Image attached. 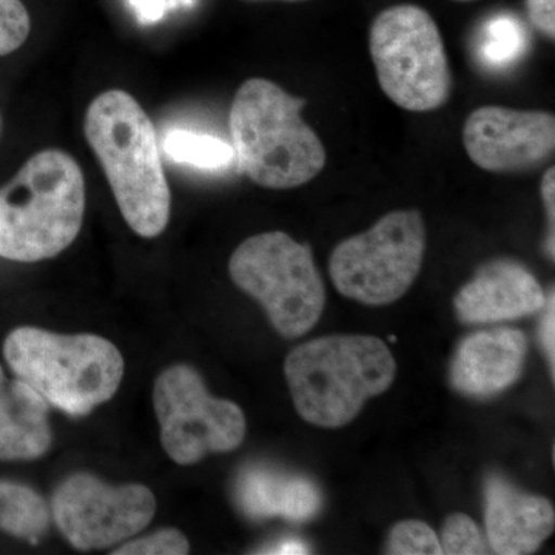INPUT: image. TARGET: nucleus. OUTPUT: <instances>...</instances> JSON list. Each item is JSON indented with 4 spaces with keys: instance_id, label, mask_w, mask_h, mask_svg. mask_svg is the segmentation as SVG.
<instances>
[{
    "instance_id": "nucleus-12",
    "label": "nucleus",
    "mask_w": 555,
    "mask_h": 555,
    "mask_svg": "<svg viewBox=\"0 0 555 555\" xmlns=\"http://www.w3.org/2000/svg\"><path fill=\"white\" fill-rule=\"evenodd\" d=\"M546 294L537 278L520 262L495 259L477 270L460 288L454 308L465 324H494L540 312Z\"/></svg>"
},
{
    "instance_id": "nucleus-27",
    "label": "nucleus",
    "mask_w": 555,
    "mask_h": 555,
    "mask_svg": "<svg viewBox=\"0 0 555 555\" xmlns=\"http://www.w3.org/2000/svg\"><path fill=\"white\" fill-rule=\"evenodd\" d=\"M142 24L158 22L166 13V0H130Z\"/></svg>"
},
{
    "instance_id": "nucleus-30",
    "label": "nucleus",
    "mask_w": 555,
    "mask_h": 555,
    "mask_svg": "<svg viewBox=\"0 0 555 555\" xmlns=\"http://www.w3.org/2000/svg\"><path fill=\"white\" fill-rule=\"evenodd\" d=\"M455 2H473V0H455Z\"/></svg>"
},
{
    "instance_id": "nucleus-5",
    "label": "nucleus",
    "mask_w": 555,
    "mask_h": 555,
    "mask_svg": "<svg viewBox=\"0 0 555 555\" xmlns=\"http://www.w3.org/2000/svg\"><path fill=\"white\" fill-rule=\"evenodd\" d=\"M3 356L17 378L73 416L90 414L108 401L124 377L118 347L98 335L20 327L7 338Z\"/></svg>"
},
{
    "instance_id": "nucleus-3",
    "label": "nucleus",
    "mask_w": 555,
    "mask_h": 555,
    "mask_svg": "<svg viewBox=\"0 0 555 555\" xmlns=\"http://www.w3.org/2000/svg\"><path fill=\"white\" fill-rule=\"evenodd\" d=\"M306 101L269 79H248L230 108V134L240 169L261 188L308 184L326 166V149L302 119Z\"/></svg>"
},
{
    "instance_id": "nucleus-28",
    "label": "nucleus",
    "mask_w": 555,
    "mask_h": 555,
    "mask_svg": "<svg viewBox=\"0 0 555 555\" xmlns=\"http://www.w3.org/2000/svg\"><path fill=\"white\" fill-rule=\"evenodd\" d=\"M270 554H306L308 547L305 543L297 542V540H288V542L281 543L272 547V551H268Z\"/></svg>"
},
{
    "instance_id": "nucleus-19",
    "label": "nucleus",
    "mask_w": 555,
    "mask_h": 555,
    "mask_svg": "<svg viewBox=\"0 0 555 555\" xmlns=\"http://www.w3.org/2000/svg\"><path fill=\"white\" fill-rule=\"evenodd\" d=\"M526 30L511 16H496L486 22L478 42V56L489 67L500 68L514 64L524 56Z\"/></svg>"
},
{
    "instance_id": "nucleus-9",
    "label": "nucleus",
    "mask_w": 555,
    "mask_h": 555,
    "mask_svg": "<svg viewBox=\"0 0 555 555\" xmlns=\"http://www.w3.org/2000/svg\"><path fill=\"white\" fill-rule=\"evenodd\" d=\"M160 443L178 465H195L208 454L235 451L246 437L238 404L208 393L195 369L177 364L159 375L153 389Z\"/></svg>"
},
{
    "instance_id": "nucleus-11",
    "label": "nucleus",
    "mask_w": 555,
    "mask_h": 555,
    "mask_svg": "<svg viewBox=\"0 0 555 555\" xmlns=\"http://www.w3.org/2000/svg\"><path fill=\"white\" fill-rule=\"evenodd\" d=\"M463 144L470 160L486 171L535 170L554 156L555 118L546 112L486 105L466 119Z\"/></svg>"
},
{
    "instance_id": "nucleus-24",
    "label": "nucleus",
    "mask_w": 555,
    "mask_h": 555,
    "mask_svg": "<svg viewBox=\"0 0 555 555\" xmlns=\"http://www.w3.org/2000/svg\"><path fill=\"white\" fill-rule=\"evenodd\" d=\"M555 0H526V13L545 38H555Z\"/></svg>"
},
{
    "instance_id": "nucleus-10",
    "label": "nucleus",
    "mask_w": 555,
    "mask_h": 555,
    "mask_svg": "<svg viewBox=\"0 0 555 555\" xmlns=\"http://www.w3.org/2000/svg\"><path fill=\"white\" fill-rule=\"evenodd\" d=\"M62 535L78 550H101L137 535L156 513V500L147 486H112L76 474L57 488L51 502Z\"/></svg>"
},
{
    "instance_id": "nucleus-6",
    "label": "nucleus",
    "mask_w": 555,
    "mask_h": 555,
    "mask_svg": "<svg viewBox=\"0 0 555 555\" xmlns=\"http://www.w3.org/2000/svg\"><path fill=\"white\" fill-rule=\"evenodd\" d=\"M229 272L266 309L284 338L308 334L326 308V287L312 248L287 233H259L244 241L230 258Z\"/></svg>"
},
{
    "instance_id": "nucleus-26",
    "label": "nucleus",
    "mask_w": 555,
    "mask_h": 555,
    "mask_svg": "<svg viewBox=\"0 0 555 555\" xmlns=\"http://www.w3.org/2000/svg\"><path fill=\"white\" fill-rule=\"evenodd\" d=\"M542 198L546 208L547 222H550V233H547L546 250L554 259V224H555V169L551 167L542 179Z\"/></svg>"
},
{
    "instance_id": "nucleus-18",
    "label": "nucleus",
    "mask_w": 555,
    "mask_h": 555,
    "mask_svg": "<svg viewBox=\"0 0 555 555\" xmlns=\"http://www.w3.org/2000/svg\"><path fill=\"white\" fill-rule=\"evenodd\" d=\"M163 149L175 163L198 169H224L235 159V150L228 142L188 130H171L164 139Z\"/></svg>"
},
{
    "instance_id": "nucleus-4",
    "label": "nucleus",
    "mask_w": 555,
    "mask_h": 555,
    "mask_svg": "<svg viewBox=\"0 0 555 555\" xmlns=\"http://www.w3.org/2000/svg\"><path fill=\"white\" fill-rule=\"evenodd\" d=\"M86 215V179L72 155L36 153L0 189V257L36 262L76 240Z\"/></svg>"
},
{
    "instance_id": "nucleus-17",
    "label": "nucleus",
    "mask_w": 555,
    "mask_h": 555,
    "mask_svg": "<svg viewBox=\"0 0 555 555\" xmlns=\"http://www.w3.org/2000/svg\"><path fill=\"white\" fill-rule=\"evenodd\" d=\"M50 526L49 506L24 485L0 481V529L36 543Z\"/></svg>"
},
{
    "instance_id": "nucleus-15",
    "label": "nucleus",
    "mask_w": 555,
    "mask_h": 555,
    "mask_svg": "<svg viewBox=\"0 0 555 555\" xmlns=\"http://www.w3.org/2000/svg\"><path fill=\"white\" fill-rule=\"evenodd\" d=\"M53 440L49 403L22 379H9L0 367V460H35Z\"/></svg>"
},
{
    "instance_id": "nucleus-7",
    "label": "nucleus",
    "mask_w": 555,
    "mask_h": 555,
    "mask_svg": "<svg viewBox=\"0 0 555 555\" xmlns=\"http://www.w3.org/2000/svg\"><path fill=\"white\" fill-rule=\"evenodd\" d=\"M379 87L398 107L425 113L443 107L452 93L447 50L436 21L416 5L390 7L369 36Z\"/></svg>"
},
{
    "instance_id": "nucleus-20",
    "label": "nucleus",
    "mask_w": 555,
    "mask_h": 555,
    "mask_svg": "<svg viewBox=\"0 0 555 555\" xmlns=\"http://www.w3.org/2000/svg\"><path fill=\"white\" fill-rule=\"evenodd\" d=\"M441 553L448 555L488 554L489 545L480 528L469 516L462 513L451 514L441 528Z\"/></svg>"
},
{
    "instance_id": "nucleus-25",
    "label": "nucleus",
    "mask_w": 555,
    "mask_h": 555,
    "mask_svg": "<svg viewBox=\"0 0 555 555\" xmlns=\"http://www.w3.org/2000/svg\"><path fill=\"white\" fill-rule=\"evenodd\" d=\"M545 315L542 320V328H540V337H542V346L545 349L547 364H550L551 375H555V301L554 292H551L550 298H546Z\"/></svg>"
},
{
    "instance_id": "nucleus-14",
    "label": "nucleus",
    "mask_w": 555,
    "mask_h": 555,
    "mask_svg": "<svg viewBox=\"0 0 555 555\" xmlns=\"http://www.w3.org/2000/svg\"><path fill=\"white\" fill-rule=\"evenodd\" d=\"M485 524L492 553L532 554L554 532V506L545 496L528 494L491 474L485 481Z\"/></svg>"
},
{
    "instance_id": "nucleus-16",
    "label": "nucleus",
    "mask_w": 555,
    "mask_h": 555,
    "mask_svg": "<svg viewBox=\"0 0 555 555\" xmlns=\"http://www.w3.org/2000/svg\"><path fill=\"white\" fill-rule=\"evenodd\" d=\"M240 503L248 516H283L308 520L320 507L315 486L305 478H284L268 470H250L240 483Z\"/></svg>"
},
{
    "instance_id": "nucleus-2",
    "label": "nucleus",
    "mask_w": 555,
    "mask_h": 555,
    "mask_svg": "<svg viewBox=\"0 0 555 555\" xmlns=\"http://www.w3.org/2000/svg\"><path fill=\"white\" fill-rule=\"evenodd\" d=\"M284 372L299 416L338 429L352 423L367 400L389 390L397 361L377 337L331 335L295 347Z\"/></svg>"
},
{
    "instance_id": "nucleus-23",
    "label": "nucleus",
    "mask_w": 555,
    "mask_h": 555,
    "mask_svg": "<svg viewBox=\"0 0 555 555\" xmlns=\"http://www.w3.org/2000/svg\"><path fill=\"white\" fill-rule=\"evenodd\" d=\"M188 537L178 529H160L144 539L133 540L113 551L115 555H184L189 554Z\"/></svg>"
},
{
    "instance_id": "nucleus-13",
    "label": "nucleus",
    "mask_w": 555,
    "mask_h": 555,
    "mask_svg": "<svg viewBox=\"0 0 555 555\" xmlns=\"http://www.w3.org/2000/svg\"><path fill=\"white\" fill-rule=\"evenodd\" d=\"M528 339L518 328L500 327L467 335L452 358L449 379L456 392L492 398L516 385L524 374Z\"/></svg>"
},
{
    "instance_id": "nucleus-1",
    "label": "nucleus",
    "mask_w": 555,
    "mask_h": 555,
    "mask_svg": "<svg viewBox=\"0 0 555 555\" xmlns=\"http://www.w3.org/2000/svg\"><path fill=\"white\" fill-rule=\"evenodd\" d=\"M83 130L127 224L142 238L159 236L169 224L171 195L145 109L127 91H104L87 109Z\"/></svg>"
},
{
    "instance_id": "nucleus-29",
    "label": "nucleus",
    "mask_w": 555,
    "mask_h": 555,
    "mask_svg": "<svg viewBox=\"0 0 555 555\" xmlns=\"http://www.w3.org/2000/svg\"><path fill=\"white\" fill-rule=\"evenodd\" d=\"M284 2H305V0H284Z\"/></svg>"
},
{
    "instance_id": "nucleus-22",
    "label": "nucleus",
    "mask_w": 555,
    "mask_h": 555,
    "mask_svg": "<svg viewBox=\"0 0 555 555\" xmlns=\"http://www.w3.org/2000/svg\"><path fill=\"white\" fill-rule=\"evenodd\" d=\"M30 31V14L22 0H0V57L20 50Z\"/></svg>"
},
{
    "instance_id": "nucleus-8",
    "label": "nucleus",
    "mask_w": 555,
    "mask_h": 555,
    "mask_svg": "<svg viewBox=\"0 0 555 555\" xmlns=\"http://www.w3.org/2000/svg\"><path fill=\"white\" fill-rule=\"evenodd\" d=\"M426 254V225L416 210H398L374 228L339 243L328 272L343 297L366 306H387L406 295Z\"/></svg>"
},
{
    "instance_id": "nucleus-21",
    "label": "nucleus",
    "mask_w": 555,
    "mask_h": 555,
    "mask_svg": "<svg viewBox=\"0 0 555 555\" xmlns=\"http://www.w3.org/2000/svg\"><path fill=\"white\" fill-rule=\"evenodd\" d=\"M387 554L393 555H438L441 553L437 532L420 520L400 521L390 529L387 539Z\"/></svg>"
}]
</instances>
